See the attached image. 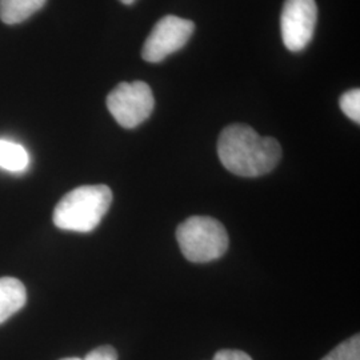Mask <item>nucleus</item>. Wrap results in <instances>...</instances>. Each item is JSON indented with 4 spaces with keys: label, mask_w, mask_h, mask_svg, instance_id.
<instances>
[{
    "label": "nucleus",
    "mask_w": 360,
    "mask_h": 360,
    "mask_svg": "<svg viewBox=\"0 0 360 360\" xmlns=\"http://www.w3.org/2000/svg\"><path fill=\"white\" fill-rule=\"evenodd\" d=\"M218 155L221 165L232 174L257 178L278 166L282 147L276 139L260 136L250 126L231 124L219 136Z\"/></svg>",
    "instance_id": "obj_1"
},
{
    "label": "nucleus",
    "mask_w": 360,
    "mask_h": 360,
    "mask_svg": "<svg viewBox=\"0 0 360 360\" xmlns=\"http://www.w3.org/2000/svg\"><path fill=\"white\" fill-rule=\"evenodd\" d=\"M112 203V191L104 184L82 186L65 193L53 210L52 220L60 230H95Z\"/></svg>",
    "instance_id": "obj_2"
},
{
    "label": "nucleus",
    "mask_w": 360,
    "mask_h": 360,
    "mask_svg": "<svg viewBox=\"0 0 360 360\" xmlns=\"http://www.w3.org/2000/svg\"><path fill=\"white\" fill-rule=\"evenodd\" d=\"M176 240L181 254L193 263L217 260L229 250V233L224 226L210 217L184 220L176 230Z\"/></svg>",
    "instance_id": "obj_3"
},
{
    "label": "nucleus",
    "mask_w": 360,
    "mask_h": 360,
    "mask_svg": "<svg viewBox=\"0 0 360 360\" xmlns=\"http://www.w3.org/2000/svg\"><path fill=\"white\" fill-rule=\"evenodd\" d=\"M151 87L144 82L119 83L107 96V108L123 129H136L154 111Z\"/></svg>",
    "instance_id": "obj_4"
},
{
    "label": "nucleus",
    "mask_w": 360,
    "mask_h": 360,
    "mask_svg": "<svg viewBox=\"0 0 360 360\" xmlns=\"http://www.w3.org/2000/svg\"><path fill=\"white\" fill-rule=\"evenodd\" d=\"M195 31V25L188 19L167 15L155 25L146 39L142 58L148 63H159L168 55L181 50Z\"/></svg>",
    "instance_id": "obj_5"
},
{
    "label": "nucleus",
    "mask_w": 360,
    "mask_h": 360,
    "mask_svg": "<svg viewBox=\"0 0 360 360\" xmlns=\"http://www.w3.org/2000/svg\"><path fill=\"white\" fill-rule=\"evenodd\" d=\"M318 20L315 0H285L281 15V31L288 51H303L314 38Z\"/></svg>",
    "instance_id": "obj_6"
},
{
    "label": "nucleus",
    "mask_w": 360,
    "mask_h": 360,
    "mask_svg": "<svg viewBox=\"0 0 360 360\" xmlns=\"http://www.w3.org/2000/svg\"><path fill=\"white\" fill-rule=\"evenodd\" d=\"M27 291L25 284L16 278H0V324L25 307Z\"/></svg>",
    "instance_id": "obj_7"
},
{
    "label": "nucleus",
    "mask_w": 360,
    "mask_h": 360,
    "mask_svg": "<svg viewBox=\"0 0 360 360\" xmlns=\"http://www.w3.org/2000/svg\"><path fill=\"white\" fill-rule=\"evenodd\" d=\"M47 0H0V19L6 25H19L38 13Z\"/></svg>",
    "instance_id": "obj_8"
},
{
    "label": "nucleus",
    "mask_w": 360,
    "mask_h": 360,
    "mask_svg": "<svg viewBox=\"0 0 360 360\" xmlns=\"http://www.w3.org/2000/svg\"><path fill=\"white\" fill-rule=\"evenodd\" d=\"M28 165L30 156L23 146L0 139V168L10 172H23Z\"/></svg>",
    "instance_id": "obj_9"
},
{
    "label": "nucleus",
    "mask_w": 360,
    "mask_h": 360,
    "mask_svg": "<svg viewBox=\"0 0 360 360\" xmlns=\"http://www.w3.org/2000/svg\"><path fill=\"white\" fill-rule=\"evenodd\" d=\"M322 360H360V336L354 335L340 343Z\"/></svg>",
    "instance_id": "obj_10"
},
{
    "label": "nucleus",
    "mask_w": 360,
    "mask_h": 360,
    "mask_svg": "<svg viewBox=\"0 0 360 360\" xmlns=\"http://www.w3.org/2000/svg\"><path fill=\"white\" fill-rule=\"evenodd\" d=\"M340 110L345 115L348 116L352 122L360 123V90L352 89V90L345 92L340 96Z\"/></svg>",
    "instance_id": "obj_11"
},
{
    "label": "nucleus",
    "mask_w": 360,
    "mask_h": 360,
    "mask_svg": "<svg viewBox=\"0 0 360 360\" xmlns=\"http://www.w3.org/2000/svg\"><path fill=\"white\" fill-rule=\"evenodd\" d=\"M83 360H117V352L111 346H102L92 349Z\"/></svg>",
    "instance_id": "obj_12"
},
{
    "label": "nucleus",
    "mask_w": 360,
    "mask_h": 360,
    "mask_svg": "<svg viewBox=\"0 0 360 360\" xmlns=\"http://www.w3.org/2000/svg\"><path fill=\"white\" fill-rule=\"evenodd\" d=\"M212 360H252L250 355L238 349H221L218 351Z\"/></svg>",
    "instance_id": "obj_13"
},
{
    "label": "nucleus",
    "mask_w": 360,
    "mask_h": 360,
    "mask_svg": "<svg viewBox=\"0 0 360 360\" xmlns=\"http://www.w3.org/2000/svg\"><path fill=\"white\" fill-rule=\"evenodd\" d=\"M123 4H127V6H129V4H132V3H135L136 0H120Z\"/></svg>",
    "instance_id": "obj_14"
},
{
    "label": "nucleus",
    "mask_w": 360,
    "mask_h": 360,
    "mask_svg": "<svg viewBox=\"0 0 360 360\" xmlns=\"http://www.w3.org/2000/svg\"><path fill=\"white\" fill-rule=\"evenodd\" d=\"M60 360H83V359H79V358H65V359H60Z\"/></svg>",
    "instance_id": "obj_15"
}]
</instances>
